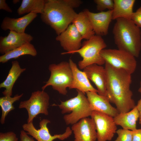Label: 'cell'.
<instances>
[{"instance_id": "cell-27", "label": "cell", "mask_w": 141, "mask_h": 141, "mask_svg": "<svg viewBox=\"0 0 141 141\" xmlns=\"http://www.w3.org/2000/svg\"><path fill=\"white\" fill-rule=\"evenodd\" d=\"M118 136L115 141H132V131L123 128L117 130Z\"/></svg>"}, {"instance_id": "cell-13", "label": "cell", "mask_w": 141, "mask_h": 141, "mask_svg": "<svg viewBox=\"0 0 141 141\" xmlns=\"http://www.w3.org/2000/svg\"><path fill=\"white\" fill-rule=\"evenodd\" d=\"M86 12L96 35L102 36L108 33L110 24L112 20V10L94 13L88 9Z\"/></svg>"}, {"instance_id": "cell-15", "label": "cell", "mask_w": 141, "mask_h": 141, "mask_svg": "<svg viewBox=\"0 0 141 141\" xmlns=\"http://www.w3.org/2000/svg\"><path fill=\"white\" fill-rule=\"evenodd\" d=\"M83 70L88 79L95 84L98 94L106 97L107 75L105 68L93 64L87 66Z\"/></svg>"}, {"instance_id": "cell-4", "label": "cell", "mask_w": 141, "mask_h": 141, "mask_svg": "<svg viewBox=\"0 0 141 141\" xmlns=\"http://www.w3.org/2000/svg\"><path fill=\"white\" fill-rule=\"evenodd\" d=\"M78 93L75 97L64 101H61L57 105L65 115L64 120L67 125H73L81 119L90 116L92 111L88 99L85 94L76 90Z\"/></svg>"}, {"instance_id": "cell-2", "label": "cell", "mask_w": 141, "mask_h": 141, "mask_svg": "<svg viewBox=\"0 0 141 141\" xmlns=\"http://www.w3.org/2000/svg\"><path fill=\"white\" fill-rule=\"evenodd\" d=\"M113 30L114 42L118 49L131 54L135 57L141 50V31L131 19H117Z\"/></svg>"}, {"instance_id": "cell-36", "label": "cell", "mask_w": 141, "mask_h": 141, "mask_svg": "<svg viewBox=\"0 0 141 141\" xmlns=\"http://www.w3.org/2000/svg\"><path fill=\"white\" fill-rule=\"evenodd\" d=\"M138 91L141 93V81L140 83V86L138 89Z\"/></svg>"}, {"instance_id": "cell-23", "label": "cell", "mask_w": 141, "mask_h": 141, "mask_svg": "<svg viewBox=\"0 0 141 141\" xmlns=\"http://www.w3.org/2000/svg\"><path fill=\"white\" fill-rule=\"evenodd\" d=\"M37 52L34 47L31 43L25 44L0 56V62L4 63L12 59H16L25 55L36 56Z\"/></svg>"}, {"instance_id": "cell-19", "label": "cell", "mask_w": 141, "mask_h": 141, "mask_svg": "<svg viewBox=\"0 0 141 141\" xmlns=\"http://www.w3.org/2000/svg\"><path fill=\"white\" fill-rule=\"evenodd\" d=\"M11 68L6 79L0 84V88H4V90L2 92L4 96H11L12 89L16 80L21 74L26 70V68H21L17 61H12Z\"/></svg>"}, {"instance_id": "cell-1", "label": "cell", "mask_w": 141, "mask_h": 141, "mask_svg": "<svg viewBox=\"0 0 141 141\" xmlns=\"http://www.w3.org/2000/svg\"><path fill=\"white\" fill-rule=\"evenodd\" d=\"M104 68L107 75L106 97L115 105L119 113L129 111L136 106L130 88L131 74L107 62Z\"/></svg>"}, {"instance_id": "cell-5", "label": "cell", "mask_w": 141, "mask_h": 141, "mask_svg": "<svg viewBox=\"0 0 141 141\" xmlns=\"http://www.w3.org/2000/svg\"><path fill=\"white\" fill-rule=\"evenodd\" d=\"M107 45L102 37L95 34L88 40L84 41L78 50L71 52L79 54L83 59L78 62L80 69L93 64L101 66L105 61L100 54V52L105 49Z\"/></svg>"}, {"instance_id": "cell-18", "label": "cell", "mask_w": 141, "mask_h": 141, "mask_svg": "<svg viewBox=\"0 0 141 141\" xmlns=\"http://www.w3.org/2000/svg\"><path fill=\"white\" fill-rule=\"evenodd\" d=\"M69 62L73 76L72 84L69 89H76L85 94L89 91L97 93V89L90 84L85 73L78 69L76 63L71 58Z\"/></svg>"}, {"instance_id": "cell-26", "label": "cell", "mask_w": 141, "mask_h": 141, "mask_svg": "<svg viewBox=\"0 0 141 141\" xmlns=\"http://www.w3.org/2000/svg\"><path fill=\"white\" fill-rule=\"evenodd\" d=\"M94 2L96 5L97 10L101 11L106 9L112 10L114 6L113 0H94Z\"/></svg>"}, {"instance_id": "cell-30", "label": "cell", "mask_w": 141, "mask_h": 141, "mask_svg": "<svg viewBox=\"0 0 141 141\" xmlns=\"http://www.w3.org/2000/svg\"><path fill=\"white\" fill-rule=\"evenodd\" d=\"M64 2L67 5L73 9L79 7L83 2L80 0H63Z\"/></svg>"}, {"instance_id": "cell-9", "label": "cell", "mask_w": 141, "mask_h": 141, "mask_svg": "<svg viewBox=\"0 0 141 141\" xmlns=\"http://www.w3.org/2000/svg\"><path fill=\"white\" fill-rule=\"evenodd\" d=\"M50 123L49 120L43 119L39 122V129H37L35 128L33 122L24 124L22 128L24 130L27 132L28 134L32 136L37 141H53L57 139L63 140L71 135L72 131L69 127H68L63 134L51 135L47 126L48 124Z\"/></svg>"}, {"instance_id": "cell-7", "label": "cell", "mask_w": 141, "mask_h": 141, "mask_svg": "<svg viewBox=\"0 0 141 141\" xmlns=\"http://www.w3.org/2000/svg\"><path fill=\"white\" fill-rule=\"evenodd\" d=\"M100 54L105 61L113 67L122 69L131 75L136 68L135 57L130 53L119 49H104Z\"/></svg>"}, {"instance_id": "cell-20", "label": "cell", "mask_w": 141, "mask_h": 141, "mask_svg": "<svg viewBox=\"0 0 141 141\" xmlns=\"http://www.w3.org/2000/svg\"><path fill=\"white\" fill-rule=\"evenodd\" d=\"M72 23L75 25L83 39L88 40L95 35L90 21L85 10L77 13Z\"/></svg>"}, {"instance_id": "cell-33", "label": "cell", "mask_w": 141, "mask_h": 141, "mask_svg": "<svg viewBox=\"0 0 141 141\" xmlns=\"http://www.w3.org/2000/svg\"><path fill=\"white\" fill-rule=\"evenodd\" d=\"M0 9L4 10L10 13L13 12L12 10L8 6L5 0H0Z\"/></svg>"}, {"instance_id": "cell-31", "label": "cell", "mask_w": 141, "mask_h": 141, "mask_svg": "<svg viewBox=\"0 0 141 141\" xmlns=\"http://www.w3.org/2000/svg\"><path fill=\"white\" fill-rule=\"evenodd\" d=\"M132 141H141V128L132 131Z\"/></svg>"}, {"instance_id": "cell-17", "label": "cell", "mask_w": 141, "mask_h": 141, "mask_svg": "<svg viewBox=\"0 0 141 141\" xmlns=\"http://www.w3.org/2000/svg\"><path fill=\"white\" fill-rule=\"evenodd\" d=\"M37 16V14L30 13L18 18L5 17L1 24V28L4 31L9 30L19 33H24L27 26Z\"/></svg>"}, {"instance_id": "cell-6", "label": "cell", "mask_w": 141, "mask_h": 141, "mask_svg": "<svg viewBox=\"0 0 141 141\" xmlns=\"http://www.w3.org/2000/svg\"><path fill=\"white\" fill-rule=\"evenodd\" d=\"M48 69L50 72V76L42 87V90H44L48 86H51L59 93L66 95L67 88L71 86L73 80V74L69 62L62 61L57 64H51Z\"/></svg>"}, {"instance_id": "cell-11", "label": "cell", "mask_w": 141, "mask_h": 141, "mask_svg": "<svg viewBox=\"0 0 141 141\" xmlns=\"http://www.w3.org/2000/svg\"><path fill=\"white\" fill-rule=\"evenodd\" d=\"M55 39L67 51L61 53L62 55H64L70 54L79 49L81 47V41L83 39L75 25L72 23L66 30L57 35Z\"/></svg>"}, {"instance_id": "cell-22", "label": "cell", "mask_w": 141, "mask_h": 141, "mask_svg": "<svg viewBox=\"0 0 141 141\" xmlns=\"http://www.w3.org/2000/svg\"><path fill=\"white\" fill-rule=\"evenodd\" d=\"M135 2L134 0H114L112 20L120 18L131 19Z\"/></svg>"}, {"instance_id": "cell-29", "label": "cell", "mask_w": 141, "mask_h": 141, "mask_svg": "<svg viewBox=\"0 0 141 141\" xmlns=\"http://www.w3.org/2000/svg\"><path fill=\"white\" fill-rule=\"evenodd\" d=\"M131 19L137 26L141 28V6L133 12Z\"/></svg>"}, {"instance_id": "cell-32", "label": "cell", "mask_w": 141, "mask_h": 141, "mask_svg": "<svg viewBox=\"0 0 141 141\" xmlns=\"http://www.w3.org/2000/svg\"><path fill=\"white\" fill-rule=\"evenodd\" d=\"M20 141H35L24 130H22L20 132Z\"/></svg>"}, {"instance_id": "cell-14", "label": "cell", "mask_w": 141, "mask_h": 141, "mask_svg": "<svg viewBox=\"0 0 141 141\" xmlns=\"http://www.w3.org/2000/svg\"><path fill=\"white\" fill-rule=\"evenodd\" d=\"M33 39L30 34L25 33H19L10 31L7 36L0 37V53L3 55Z\"/></svg>"}, {"instance_id": "cell-35", "label": "cell", "mask_w": 141, "mask_h": 141, "mask_svg": "<svg viewBox=\"0 0 141 141\" xmlns=\"http://www.w3.org/2000/svg\"><path fill=\"white\" fill-rule=\"evenodd\" d=\"M20 1L18 0H13V3L14 4H16L19 2Z\"/></svg>"}, {"instance_id": "cell-25", "label": "cell", "mask_w": 141, "mask_h": 141, "mask_svg": "<svg viewBox=\"0 0 141 141\" xmlns=\"http://www.w3.org/2000/svg\"><path fill=\"white\" fill-rule=\"evenodd\" d=\"M23 95V93L20 95L17 94L13 97L4 96L0 98V106L2 110L0 121L2 124L5 123V118L8 113L15 109L13 104L15 102L19 101Z\"/></svg>"}, {"instance_id": "cell-16", "label": "cell", "mask_w": 141, "mask_h": 141, "mask_svg": "<svg viewBox=\"0 0 141 141\" xmlns=\"http://www.w3.org/2000/svg\"><path fill=\"white\" fill-rule=\"evenodd\" d=\"M86 93L93 111L104 114L113 118L119 113L117 109L110 104L107 97L92 92H87Z\"/></svg>"}, {"instance_id": "cell-8", "label": "cell", "mask_w": 141, "mask_h": 141, "mask_svg": "<svg viewBox=\"0 0 141 141\" xmlns=\"http://www.w3.org/2000/svg\"><path fill=\"white\" fill-rule=\"evenodd\" d=\"M49 100L50 97L47 93L44 90H37L32 92L28 99L21 101L19 108L27 110L28 115L27 123L32 122L39 114L48 115Z\"/></svg>"}, {"instance_id": "cell-28", "label": "cell", "mask_w": 141, "mask_h": 141, "mask_svg": "<svg viewBox=\"0 0 141 141\" xmlns=\"http://www.w3.org/2000/svg\"><path fill=\"white\" fill-rule=\"evenodd\" d=\"M16 134L13 131L0 133V141H18Z\"/></svg>"}, {"instance_id": "cell-21", "label": "cell", "mask_w": 141, "mask_h": 141, "mask_svg": "<svg viewBox=\"0 0 141 141\" xmlns=\"http://www.w3.org/2000/svg\"><path fill=\"white\" fill-rule=\"evenodd\" d=\"M139 118V114L136 106L129 111L119 113L114 118L116 125L121 126L122 128L131 131L137 129L136 122Z\"/></svg>"}, {"instance_id": "cell-10", "label": "cell", "mask_w": 141, "mask_h": 141, "mask_svg": "<svg viewBox=\"0 0 141 141\" xmlns=\"http://www.w3.org/2000/svg\"><path fill=\"white\" fill-rule=\"evenodd\" d=\"M90 116L96 124L97 141L111 140L117 130L114 118L95 111Z\"/></svg>"}, {"instance_id": "cell-34", "label": "cell", "mask_w": 141, "mask_h": 141, "mask_svg": "<svg viewBox=\"0 0 141 141\" xmlns=\"http://www.w3.org/2000/svg\"><path fill=\"white\" fill-rule=\"evenodd\" d=\"M136 106L139 114V124H141V98L138 101L137 104Z\"/></svg>"}, {"instance_id": "cell-12", "label": "cell", "mask_w": 141, "mask_h": 141, "mask_svg": "<svg viewBox=\"0 0 141 141\" xmlns=\"http://www.w3.org/2000/svg\"><path fill=\"white\" fill-rule=\"evenodd\" d=\"M71 129L74 134V141H96V127L92 118H85L73 124Z\"/></svg>"}, {"instance_id": "cell-24", "label": "cell", "mask_w": 141, "mask_h": 141, "mask_svg": "<svg viewBox=\"0 0 141 141\" xmlns=\"http://www.w3.org/2000/svg\"><path fill=\"white\" fill-rule=\"evenodd\" d=\"M45 2V0H22L17 13L19 15L30 13L41 14L44 11Z\"/></svg>"}, {"instance_id": "cell-3", "label": "cell", "mask_w": 141, "mask_h": 141, "mask_svg": "<svg viewBox=\"0 0 141 141\" xmlns=\"http://www.w3.org/2000/svg\"><path fill=\"white\" fill-rule=\"evenodd\" d=\"M77 14L74 9L66 4L63 0H46L40 18L58 35L72 23Z\"/></svg>"}]
</instances>
